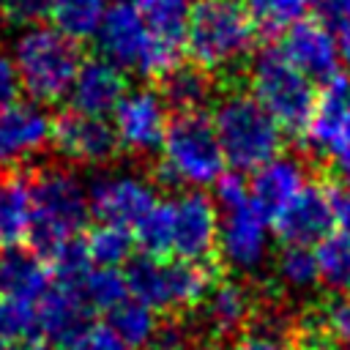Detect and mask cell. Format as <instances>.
Segmentation results:
<instances>
[{
    "label": "cell",
    "mask_w": 350,
    "mask_h": 350,
    "mask_svg": "<svg viewBox=\"0 0 350 350\" xmlns=\"http://www.w3.org/2000/svg\"><path fill=\"white\" fill-rule=\"evenodd\" d=\"M257 44V22L243 0H191L183 49L213 77H232Z\"/></svg>",
    "instance_id": "6da1fadb"
},
{
    "label": "cell",
    "mask_w": 350,
    "mask_h": 350,
    "mask_svg": "<svg viewBox=\"0 0 350 350\" xmlns=\"http://www.w3.org/2000/svg\"><path fill=\"white\" fill-rule=\"evenodd\" d=\"M30 186H33L30 243L41 257H49L66 241L79 238L90 216V197L82 180L66 164L30 167Z\"/></svg>",
    "instance_id": "7a4b0ae2"
},
{
    "label": "cell",
    "mask_w": 350,
    "mask_h": 350,
    "mask_svg": "<svg viewBox=\"0 0 350 350\" xmlns=\"http://www.w3.org/2000/svg\"><path fill=\"white\" fill-rule=\"evenodd\" d=\"M164 156L153 167L150 178L161 189L178 186H208L224 175V150L213 126V118L205 112H178L164 137Z\"/></svg>",
    "instance_id": "3957f363"
},
{
    "label": "cell",
    "mask_w": 350,
    "mask_h": 350,
    "mask_svg": "<svg viewBox=\"0 0 350 350\" xmlns=\"http://www.w3.org/2000/svg\"><path fill=\"white\" fill-rule=\"evenodd\" d=\"M213 126L227 164L238 172L260 170L282 150V126L249 90L232 82L213 107Z\"/></svg>",
    "instance_id": "277c9868"
},
{
    "label": "cell",
    "mask_w": 350,
    "mask_h": 350,
    "mask_svg": "<svg viewBox=\"0 0 350 350\" xmlns=\"http://www.w3.org/2000/svg\"><path fill=\"white\" fill-rule=\"evenodd\" d=\"M11 52L19 85L36 104H57L66 93H71L82 57L77 41L60 33L55 25L25 27L14 38Z\"/></svg>",
    "instance_id": "5b68a950"
},
{
    "label": "cell",
    "mask_w": 350,
    "mask_h": 350,
    "mask_svg": "<svg viewBox=\"0 0 350 350\" xmlns=\"http://www.w3.org/2000/svg\"><path fill=\"white\" fill-rule=\"evenodd\" d=\"M129 293L164 314L194 312L216 282L213 262H189V260H164L153 254H134L126 262Z\"/></svg>",
    "instance_id": "8992f818"
},
{
    "label": "cell",
    "mask_w": 350,
    "mask_h": 350,
    "mask_svg": "<svg viewBox=\"0 0 350 350\" xmlns=\"http://www.w3.org/2000/svg\"><path fill=\"white\" fill-rule=\"evenodd\" d=\"M252 96L268 109L282 131L304 137L317 107V88L279 46H262L249 63Z\"/></svg>",
    "instance_id": "52a82bcc"
},
{
    "label": "cell",
    "mask_w": 350,
    "mask_h": 350,
    "mask_svg": "<svg viewBox=\"0 0 350 350\" xmlns=\"http://www.w3.org/2000/svg\"><path fill=\"white\" fill-rule=\"evenodd\" d=\"M96 41L109 63L150 79H161L180 63V49L153 36L137 3H115L96 33Z\"/></svg>",
    "instance_id": "ba28073f"
},
{
    "label": "cell",
    "mask_w": 350,
    "mask_h": 350,
    "mask_svg": "<svg viewBox=\"0 0 350 350\" xmlns=\"http://www.w3.org/2000/svg\"><path fill=\"white\" fill-rule=\"evenodd\" d=\"M257 298H260V287L235 276H221V279L216 276L208 295L197 306L194 325L213 347L238 339L252 323Z\"/></svg>",
    "instance_id": "9c48e42d"
},
{
    "label": "cell",
    "mask_w": 350,
    "mask_h": 350,
    "mask_svg": "<svg viewBox=\"0 0 350 350\" xmlns=\"http://www.w3.org/2000/svg\"><path fill=\"white\" fill-rule=\"evenodd\" d=\"M219 246V216L213 200L200 191H180L170 200V254L189 262H211Z\"/></svg>",
    "instance_id": "30bf717a"
},
{
    "label": "cell",
    "mask_w": 350,
    "mask_h": 350,
    "mask_svg": "<svg viewBox=\"0 0 350 350\" xmlns=\"http://www.w3.org/2000/svg\"><path fill=\"white\" fill-rule=\"evenodd\" d=\"M153 178L137 172H104L90 180V213L104 224L134 230L159 202Z\"/></svg>",
    "instance_id": "8fae6325"
},
{
    "label": "cell",
    "mask_w": 350,
    "mask_h": 350,
    "mask_svg": "<svg viewBox=\"0 0 350 350\" xmlns=\"http://www.w3.org/2000/svg\"><path fill=\"white\" fill-rule=\"evenodd\" d=\"M52 145L60 159L82 167H107L123 150L115 126L79 109H66L52 120Z\"/></svg>",
    "instance_id": "7c38bea8"
},
{
    "label": "cell",
    "mask_w": 350,
    "mask_h": 350,
    "mask_svg": "<svg viewBox=\"0 0 350 350\" xmlns=\"http://www.w3.org/2000/svg\"><path fill=\"white\" fill-rule=\"evenodd\" d=\"M167 126V104L159 90H131L115 109V131L120 148L139 159L153 156L164 148Z\"/></svg>",
    "instance_id": "4fadbf2b"
},
{
    "label": "cell",
    "mask_w": 350,
    "mask_h": 350,
    "mask_svg": "<svg viewBox=\"0 0 350 350\" xmlns=\"http://www.w3.org/2000/svg\"><path fill=\"white\" fill-rule=\"evenodd\" d=\"M219 221V252L235 271H257L268 254V216L249 200L221 208Z\"/></svg>",
    "instance_id": "5bb4252c"
},
{
    "label": "cell",
    "mask_w": 350,
    "mask_h": 350,
    "mask_svg": "<svg viewBox=\"0 0 350 350\" xmlns=\"http://www.w3.org/2000/svg\"><path fill=\"white\" fill-rule=\"evenodd\" d=\"M52 120L36 101H14L0 109V170L22 167L52 139Z\"/></svg>",
    "instance_id": "9a60e30c"
},
{
    "label": "cell",
    "mask_w": 350,
    "mask_h": 350,
    "mask_svg": "<svg viewBox=\"0 0 350 350\" xmlns=\"http://www.w3.org/2000/svg\"><path fill=\"white\" fill-rule=\"evenodd\" d=\"M279 49L314 82L325 85L339 77V41L334 38L331 27L317 19H298L295 25H290L279 41Z\"/></svg>",
    "instance_id": "2e32d148"
},
{
    "label": "cell",
    "mask_w": 350,
    "mask_h": 350,
    "mask_svg": "<svg viewBox=\"0 0 350 350\" xmlns=\"http://www.w3.org/2000/svg\"><path fill=\"white\" fill-rule=\"evenodd\" d=\"M273 230L282 243L312 246L336 230L325 183H306L301 194L273 219Z\"/></svg>",
    "instance_id": "e0dca14e"
},
{
    "label": "cell",
    "mask_w": 350,
    "mask_h": 350,
    "mask_svg": "<svg viewBox=\"0 0 350 350\" xmlns=\"http://www.w3.org/2000/svg\"><path fill=\"white\" fill-rule=\"evenodd\" d=\"M304 139L312 153L328 159L350 142V79L334 77L323 85Z\"/></svg>",
    "instance_id": "ac0fdd59"
},
{
    "label": "cell",
    "mask_w": 350,
    "mask_h": 350,
    "mask_svg": "<svg viewBox=\"0 0 350 350\" xmlns=\"http://www.w3.org/2000/svg\"><path fill=\"white\" fill-rule=\"evenodd\" d=\"M71 109L104 118L118 109V104L126 96V77L120 66L109 63L107 57H90L82 60L77 79L71 85Z\"/></svg>",
    "instance_id": "d6986e66"
},
{
    "label": "cell",
    "mask_w": 350,
    "mask_h": 350,
    "mask_svg": "<svg viewBox=\"0 0 350 350\" xmlns=\"http://www.w3.org/2000/svg\"><path fill=\"white\" fill-rule=\"evenodd\" d=\"M88 301L82 298L79 287L55 282L44 290V295L36 301V317H38V336L66 347L79 328L88 325Z\"/></svg>",
    "instance_id": "ffe728a7"
},
{
    "label": "cell",
    "mask_w": 350,
    "mask_h": 350,
    "mask_svg": "<svg viewBox=\"0 0 350 350\" xmlns=\"http://www.w3.org/2000/svg\"><path fill=\"white\" fill-rule=\"evenodd\" d=\"M306 164L298 156H276L254 172L252 202L273 221L306 186Z\"/></svg>",
    "instance_id": "44dd1931"
},
{
    "label": "cell",
    "mask_w": 350,
    "mask_h": 350,
    "mask_svg": "<svg viewBox=\"0 0 350 350\" xmlns=\"http://www.w3.org/2000/svg\"><path fill=\"white\" fill-rule=\"evenodd\" d=\"M49 265L36 249H22L19 243L0 252V295L36 304L49 287Z\"/></svg>",
    "instance_id": "7402d4cb"
},
{
    "label": "cell",
    "mask_w": 350,
    "mask_h": 350,
    "mask_svg": "<svg viewBox=\"0 0 350 350\" xmlns=\"http://www.w3.org/2000/svg\"><path fill=\"white\" fill-rule=\"evenodd\" d=\"M33 221V186L30 170L8 167L0 170V243H19L30 235Z\"/></svg>",
    "instance_id": "603a6c76"
},
{
    "label": "cell",
    "mask_w": 350,
    "mask_h": 350,
    "mask_svg": "<svg viewBox=\"0 0 350 350\" xmlns=\"http://www.w3.org/2000/svg\"><path fill=\"white\" fill-rule=\"evenodd\" d=\"M167 109L178 112H202L208 107V101L216 93V77L205 68H200L197 63H178L172 71H167L161 77V88H159Z\"/></svg>",
    "instance_id": "cb8c5ba5"
},
{
    "label": "cell",
    "mask_w": 350,
    "mask_h": 350,
    "mask_svg": "<svg viewBox=\"0 0 350 350\" xmlns=\"http://www.w3.org/2000/svg\"><path fill=\"white\" fill-rule=\"evenodd\" d=\"M107 0H52V25L74 41H88L98 33L107 16Z\"/></svg>",
    "instance_id": "d4e9b609"
},
{
    "label": "cell",
    "mask_w": 350,
    "mask_h": 350,
    "mask_svg": "<svg viewBox=\"0 0 350 350\" xmlns=\"http://www.w3.org/2000/svg\"><path fill=\"white\" fill-rule=\"evenodd\" d=\"M295 328H314L325 334L334 345L347 347L350 345V298L336 295V293L320 298L298 317Z\"/></svg>",
    "instance_id": "484cf974"
},
{
    "label": "cell",
    "mask_w": 350,
    "mask_h": 350,
    "mask_svg": "<svg viewBox=\"0 0 350 350\" xmlns=\"http://www.w3.org/2000/svg\"><path fill=\"white\" fill-rule=\"evenodd\" d=\"M85 246L88 254L93 260V265H104V268H118L120 262L131 260V249H134V232L129 227H118V224H98L85 235Z\"/></svg>",
    "instance_id": "4316f807"
},
{
    "label": "cell",
    "mask_w": 350,
    "mask_h": 350,
    "mask_svg": "<svg viewBox=\"0 0 350 350\" xmlns=\"http://www.w3.org/2000/svg\"><path fill=\"white\" fill-rule=\"evenodd\" d=\"M109 323L115 325V331L131 345V350H142L153 342L156 328H159V317L156 309H150L142 301H123L118 309L109 312Z\"/></svg>",
    "instance_id": "83f0119b"
},
{
    "label": "cell",
    "mask_w": 350,
    "mask_h": 350,
    "mask_svg": "<svg viewBox=\"0 0 350 350\" xmlns=\"http://www.w3.org/2000/svg\"><path fill=\"white\" fill-rule=\"evenodd\" d=\"M314 254L320 282H325L331 290H350V232L334 230L317 243Z\"/></svg>",
    "instance_id": "f1b7e54d"
},
{
    "label": "cell",
    "mask_w": 350,
    "mask_h": 350,
    "mask_svg": "<svg viewBox=\"0 0 350 350\" xmlns=\"http://www.w3.org/2000/svg\"><path fill=\"white\" fill-rule=\"evenodd\" d=\"M79 293L90 309H101V312H112L123 301H129L126 276L118 268H104V265L90 268V273L79 284Z\"/></svg>",
    "instance_id": "f546056e"
},
{
    "label": "cell",
    "mask_w": 350,
    "mask_h": 350,
    "mask_svg": "<svg viewBox=\"0 0 350 350\" xmlns=\"http://www.w3.org/2000/svg\"><path fill=\"white\" fill-rule=\"evenodd\" d=\"M276 276L282 284L293 290H309L320 282V268H317V254L309 246H293L284 243L279 257H276Z\"/></svg>",
    "instance_id": "4dcf8cb0"
},
{
    "label": "cell",
    "mask_w": 350,
    "mask_h": 350,
    "mask_svg": "<svg viewBox=\"0 0 350 350\" xmlns=\"http://www.w3.org/2000/svg\"><path fill=\"white\" fill-rule=\"evenodd\" d=\"M38 336L36 304L0 295V342H33Z\"/></svg>",
    "instance_id": "1f68e13d"
},
{
    "label": "cell",
    "mask_w": 350,
    "mask_h": 350,
    "mask_svg": "<svg viewBox=\"0 0 350 350\" xmlns=\"http://www.w3.org/2000/svg\"><path fill=\"white\" fill-rule=\"evenodd\" d=\"M249 14L254 16L257 27L276 33V30H287L290 25H295L298 19H304L309 0H243Z\"/></svg>",
    "instance_id": "d6a6232c"
},
{
    "label": "cell",
    "mask_w": 350,
    "mask_h": 350,
    "mask_svg": "<svg viewBox=\"0 0 350 350\" xmlns=\"http://www.w3.org/2000/svg\"><path fill=\"white\" fill-rule=\"evenodd\" d=\"M66 350H131V345L115 331L112 323H88L77 331Z\"/></svg>",
    "instance_id": "836d02e7"
},
{
    "label": "cell",
    "mask_w": 350,
    "mask_h": 350,
    "mask_svg": "<svg viewBox=\"0 0 350 350\" xmlns=\"http://www.w3.org/2000/svg\"><path fill=\"white\" fill-rule=\"evenodd\" d=\"M3 8L8 22L30 27V25H41V19L49 16L52 0H3Z\"/></svg>",
    "instance_id": "e575fe53"
},
{
    "label": "cell",
    "mask_w": 350,
    "mask_h": 350,
    "mask_svg": "<svg viewBox=\"0 0 350 350\" xmlns=\"http://www.w3.org/2000/svg\"><path fill=\"white\" fill-rule=\"evenodd\" d=\"M309 11L331 30H345L350 25V0H309Z\"/></svg>",
    "instance_id": "d590c367"
},
{
    "label": "cell",
    "mask_w": 350,
    "mask_h": 350,
    "mask_svg": "<svg viewBox=\"0 0 350 350\" xmlns=\"http://www.w3.org/2000/svg\"><path fill=\"white\" fill-rule=\"evenodd\" d=\"M323 183H325V194H328V202H331V213H334L336 230L350 232V186H345L334 175L325 178Z\"/></svg>",
    "instance_id": "8d00e7d4"
},
{
    "label": "cell",
    "mask_w": 350,
    "mask_h": 350,
    "mask_svg": "<svg viewBox=\"0 0 350 350\" xmlns=\"http://www.w3.org/2000/svg\"><path fill=\"white\" fill-rule=\"evenodd\" d=\"M230 350H295L293 336L268 334V331H243Z\"/></svg>",
    "instance_id": "74e56055"
},
{
    "label": "cell",
    "mask_w": 350,
    "mask_h": 350,
    "mask_svg": "<svg viewBox=\"0 0 350 350\" xmlns=\"http://www.w3.org/2000/svg\"><path fill=\"white\" fill-rule=\"evenodd\" d=\"M249 197H252V191H249L241 172H224L216 180V200H219L221 208H232V205H238Z\"/></svg>",
    "instance_id": "f35d334b"
},
{
    "label": "cell",
    "mask_w": 350,
    "mask_h": 350,
    "mask_svg": "<svg viewBox=\"0 0 350 350\" xmlns=\"http://www.w3.org/2000/svg\"><path fill=\"white\" fill-rule=\"evenodd\" d=\"M16 90H19L16 66H14V60L5 52H0V109L8 107V104H14Z\"/></svg>",
    "instance_id": "ab89813d"
},
{
    "label": "cell",
    "mask_w": 350,
    "mask_h": 350,
    "mask_svg": "<svg viewBox=\"0 0 350 350\" xmlns=\"http://www.w3.org/2000/svg\"><path fill=\"white\" fill-rule=\"evenodd\" d=\"M331 167H334V178L342 180L345 186H350V142L342 145V148L331 156Z\"/></svg>",
    "instance_id": "60d3db41"
},
{
    "label": "cell",
    "mask_w": 350,
    "mask_h": 350,
    "mask_svg": "<svg viewBox=\"0 0 350 350\" xmlns=\"http://www.w3.org/2000/svg\"><path fill=\"white\" fill-rule=\"evenodd\" d=\"M339 57H342V66H345V71L350 74V25L342 30V36H339Z\"/></svg>",
    "instance_id": "b9f144b4"
},
{
    "label": "cell",
    "mask_w": 350,
    "mask_h": 350,
    "mask_svg": "<svg viewBox=\"0 0 350 350\" xmlns=\"http://www.w3.org/2000/svg\"><path fill=\"white\" fill-rule=\"evenodd\" d=\"M0 350H38L33 342H0Z\"/></svg>",
    "instance_id": "7bdbcfd3"
},
{
    "label": "cell",
    "mask_w": 350,
    "mask_h": 350,
    "mask_svg": "<svg viewBox=\"0 0 350 350\" xmlns=\"http://www.w3.org/2000/svg\"><path fill=\"white\" fill-rule=\"evenodd\" d=\"M3 16H5V8H3V0H0V22H3Z\"/></svg>",
    "instance_id": "ee69618b"
},
{
    "label": "cell",
    "mask_w": 350,
    "mask_h": 350,
    "mask_svg": "<svg viewBox=\"0 0 350 350\" xmlns=\"http://www.w3.org/2000/svg\"><path fill=\"white\" fill-rule=\"evenodd\" d=\"M115 3H137V0H115Z\"/></svg>",
    "instance_id": "f6af8a7d"
},
{
    "label": "cell",
    "mask_w": 350,
    "mask_h": 350,
    "mask_svg": "<svg viewBox=\"0 0 350 350\" xmlns=\"http://www.w3.org/2000/svg\"><path fill=\"white\" fill-rule=\"evenodd\" d=\"M339 350H350V345H347V347H339Z\"/></svg>",
    "instance_id": "bcb514c9"
}]
</instances>
